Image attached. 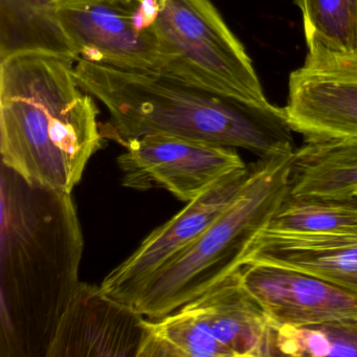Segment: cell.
<instances>
[{"mask_svg":"<svg viewBox=\"0 0 357 357\" xmlns=\"http://www.w3.org/2000/svg\"><path fill=\"white\" fill-rule=\"evenodd\" d=\"M356 195H357V192H356Z\"/></svg>","mask_w":357,"mask_h":357,"instance_id":"ffe728a7","label":"cell"},{"mask_svg":"<svg viewBox=\"0 0 357 357\" xmlns=\"http://www.w3.org/2000/svg\"><path fill=\"white\" fill-rule=\"evenodd\" d=\"M158 0H85L60 5L59 14L78 59L158 68Z\"/></svg>","mask_w":357,"mask_h":357,"instance_id":"ba28073f","label":"cell"},{"mask_svg":"<svg viewBox=\"0 0 357 357\" xmlns=\"http://www.w3.org/2000/svg\"><path fill=\"white\" fill-rule=\"evenodd\" d=\"M357 192V137L305 141L294 150L289 195L346 197Z\"/></svg>","mask_w":357,"mask_h":357,"instance_id":"9a60e30c","label":"cell"},{"mask_svg":"<svg viewBox=\"0 0 357 357\" xmlns=\"http://www.w3.org/2000/svg\"><path fill=\"white\" fill-rule=\"evenodd\" d=\"M280 355L357 357V317L277 330Z\"/></svg>","mask_w":357,"mask_h":357,"instance_id":"ac0fdd59","label":"cell"},{"mask_svg":"<svg viewBox=\"0 0 357 357\" xmlns=\"http://www.w3.org/2000/svg\"><path fill=\"white\" fill-rule=\"evenodd\" d=\"M294 150L252 164L250 179L225 212L189 248L137 287L125 304L147 319H160L241 267L250 242L266 229L289 195Z\"/></svg>","mask_w":357,"mask_h":357,"instance_id":"277c9868","label":"cell"},{"mask_svg":"<svg viewBox=\"0 0 357 357\" xmlns=\"http://www.w3.org/2000/svg\"><path fill=\"white\" fill-rule=\"evenodd\" d=\"M146 319L135 309L80 282L68 303L47 357H139Z\"/></svg>","mask_w":357,"mask_h":357,"instance_id":"8fae6325","label":"cell"},{"mask_svg":"<svg viewBox=\"0 0 357 357\" xmlns=\"http://www.w3.org/2000/svg\"><path fill=\"white\" fill-rule=\"evenodd\" d=\"M241 278L275 332L357 317V294L311 273L250 263L242 265Z\"/></svg>","mask_w":357,"mask_h":357,"instance_id":"7c38bea8","label":"cell"},{"mask_svg":"<svg viewBox=\"0 0 357 357\" xmlns=\"http://www.w3.org/2000/svg\"><path fill=\"white\" fill-rule=\"evenodd\" d=\"M139 357L280 355L277 332L242 282L241 267L160 319H146Z\"/></svg>","mask_w":357,"mask_h":357,"instance_id":"5b68a950","label":"cell"},{"mask_svg":"<svg viewBox=\"0 0 357 357\" xmlns=\"http://www.w3.org/2000/svg\"><path fill=\"white\" fill-rule=\"evenodd\" d=\"M301 9L308 52L357 50V0H294Z\"/></svg>","mask_w":357,"mask_h":357,"instance_id":"e0dca14e","label":"cell"},{"mask_svg":"<svg viewBox=\"0 0 357 357\" xmlns=\"http://www.w3.org/2000/svg\"><path fill=\"white\" fill-rule=\"evenodd\" d=\"M252 166L227 173L164 225L114 271L101 286L106 294L125 300L169 262L189 248L237 197L252 174Z\"/></svg>","mask_w":357,"mask_h":357,"instance_id":"30bf717a","label":"cell"},{"mask_svg":"<svg viewBox=\"0 0 357 357\" xmlns=\"http://www.w3.org/2000/svg\"><path fill=\"white\" fill-rule=\"evenodd\" d=\"M75 74L109 114L104 139L122 146L162 133L242 148L260 158L294 150L284 108L255 105L158 68L78 59Z\"/></svg>","mask_w":357,"mask_h":357,"instance_id":"7a4b0ae2","label":"cell"},{"mask_svg":"<svg viewBox=\"0 0 357 357\" xmlns=\"http://www.w3.org/2000/svg\"><path fill=\"white\" fill-rule=\"evenodd\" d=\"M75 63L49 54L0 61L1 164L34 185L72 193L103 133Z\"/></svg>","mask_w":357,"mask_h":357,"instance_id":"3957f363","label":"cell"},{"mask_svg":"<svg viewBox=\"0 0 357 357\" xmlns=\"http://www.w3.org/2000/svg\"><path fill=\"white\" fill-rule=\"evenodd\" d=\"M79 1H85V0H59L60 5H66V3H79Z\"/></svg>","mask_w":357,"mask_h":357,"instance_id":"d6986e66","label":"cell"},{"mask_svg":"<svg viewBox=\"0 0 357 357\" xmlns=\"http://www.w3.org/2000/svg\"><path fill=\"white\" fill-rule=\"evenodd\" d=\"M158 70L238 98L271 105L252 60L210 0H158Z\"/></svg>","mask_w":357,"mask_h":357,"instance_id":"8992f818","label":"cell"},{"mask_svg":"<svg viewBox=\"0 0 357 357\" xmlns=\"http://www.w3.org/2000/svg\"><path fill=\"white\" fill-rule=\"evenodd\" d=\"M288 85L284 109L305 141L357 137V50L308 52Z\"/></svg>","mask_w":357,"mask_h":357,"instance_id":"9c48e42d","label":"cell"},{"mask_svg":"<svg viewBox=\"0 0 357 357\" xmlns=\"http://www.w3.org/2000/svg\"><path fill=\"white\" fill-rule=\"evenodd\" d=\"M280 265L311 273L357 294V236L300 235L262 231L241 265Z\"/></svg>","mask_w":357,"mask_h":357,"instance_id":"4fadbf2b","label":"cell"},{"mask_svg":"<svg viewBox=\"0 0 357 357\" xmlns=\"http://www.w3.org/2000/svg\"><path fill=\"white\" fill-rule=\"evenodd\" d=\"M59 9V0H0V61L37 53L76 62Z\"/></svg>","mask_w":357,"mask_h":357,"instance_id":"5bb4252c","label":"cell"},{"mask_svg":"<svg viewBox=\"0 0 357 357\" xmlns=\"http://www.w3.org/2000/svg\"><path fill=\"white\" fill-rule=\"evenodd\" d=\"M0 175V357H47L80 283L82 229L70 193Z\"/></svg>","mask_w":357,"mask_h":357,"instance_id":"6da1fadb","label":"cell"},{"mask_svg":"<svg viewBox=\"0 0 357 357\" xmlns=\"http://www.w3.org/2000/svg\"><path fill=\"white\" fill-rule=\"evenodd\" d=\"M263 231L300 235L357 236V195H288Z\"/></svg>","mask_w":357,"mask_h":357,"instance_id":"2e32d148","label":"cell"},{"mask_svg":"<svg viewBox=\"0 0 357 357\" xmlns=\"http://www.w3.org/2000/svg\"><path fill=\"white\" fill-rule=\"evenodd\" d=\"M124 147L118 158L124 187L162 188L185 204L227 173L246 167L235 148L177 135H145Z\"/></svg>","mask_w":357,"mask_h":357,"instance_id":"52a82bcc","label":"cell"}]
</instances>
